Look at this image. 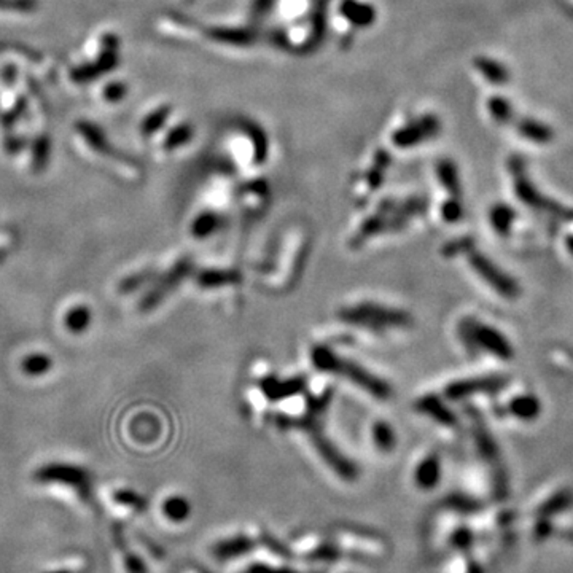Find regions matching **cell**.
<instances>
[{
  "label": "cell",
  "instance_id": "6da1fadb",
  "mask_svg": "<svg viewBox=\"0 0 573 573\" xmlns=\"http://www.w3.org/2000/svg\"><path fill=\"white\" fill-rule=\"evenodd\" d=\"M310 360L317 370L346 379L379 402H387L394 397V389L385 379L370 371L362 363L338 354L334 349L317 344L310 351Z\"/></svg>",
  "mask_w": 573,
  "mask_h": 573
},
{
  "label": "cell",
  "instance_id": "7a4b0ae2",
  "mask_svg": "<svg viewBox=\"0 0 573 573\" xmlns=\"http://www.w3.org/2000/svg\"><path fill=\"white\" fill-rule=\"evenodd\" d=\"M338 319L347 325L368 330L371 333L404 330L413 323V317L404 309L376 301H358L342 306L338 310Z\"/></svg>",
  "mask_w": 573,
  "mask_h": 573
},
{
  "label": "cell",
  "instance_id": "3957f363",
  "mask_svg": "<svg viewBox=\"0 0 573 573\" xmlns=\"http://www.w3.org/2000/svg\"><path fill=\"white\" fill-rule=\"evenodd\" d=\"M459 338L470 352L485 351L502 360L513 357V349L509 346L505 336L498 333V330L489 325H483L473 317H466L459 323Z\"/></svg>",
  "mask_w": 573,
  "mask_h": 573
},
{
  "label": "cell",
  "instance_id": "277c9868",
  "mask_svg": "<svg viewBox=\"0 0 573 573\" xmlns=\"http://www.w3.org/2000/svg\"><path fill=\"white\" fill-rule=\"evenodd\" d=\"M34 479L40 484H61L73 489L85 503H92V478L83 466L52 462L42 465L34 473Z\"/></svg>",
  "mask_w": 573,
  "mask_h": 573
},
{
  "label": "cell",
  "instance_id": "5b68a950",
  "mask_svg": "<svg viewBox=\"0 0 573 573\" xmlns=\"http://www.w3.org/2000/svg\"><path fill=\"white\" fill-rule=\"evenodd\" d=\"M191 272L193 260L190 257H183L177 260L166 272L157 274L152 280V286L139 301V310H142V313H150V310L157 309Z\"/></svg>",
  "mask_w": 573,
  "mask_h": 573
},
{
  "label": "cell",
  "instance_id": "8992f818",
  "mask_svg": "<svg viewBox=\"0 0 573 573\" xmlns=\"http://www.w3.org/2000/svg\"><path fill=\"white\" fill-rule=\"evenodd\" d=\"M464 255L478 276L481 277L485 284H489L492 289L497 290L502 296L512 300V298H516L519 295V286L516 285L514 280L509 279L505 272L498 270L488 257H484L483 253L476 252L473 247H470Z\"/></svg>",
  "mask_w": 573,
  "mask_h": 573
},
{
  "label": "cell",
  "instance_id": "52a82bcc",
  "mask_svg": "<svg viewBox=\"0 0 573 573\" xmlns=\"http://www.w3.org/2000/svg\"><path fill=\"white\" fill-rule=\"evenodd\" d=\"M507 385V378L502 376H484L464 379V381H456L447 385L445 389L446 397L450 400H462V398L470 397L476 392H497Z\"/></svg>",
  "mask_w": 573,
  "mask_h": 573
},
{
  "label": "cell",
  "instance_id": "ba28073f",
  "mask_svg": "<svg viewBox=\"0 0 573 573\" xmlns=\"http://www.w3.org/2000/svg\"><path fill=\"white\" fill-rule=\"evenodd\" d=\"M414 408L417 413L430 417V419H433L435 422H438L445 427H454L457 423V419L452 411L447 408L443 400L437 395L421 397L419 400L414 403Z\"/></svg>",
  "mask_w": 573,
  "mask_h": 573
},
{
  "label": "cell",
  "instance_id": "9c48e42d",
  "mask_svg": "<svg viewBox=\"0 0 573 573\" xmlns=\"http://www.w3.org/2000/svg\"><path fill=\"white\" fill-rule=\"evenodd\" d=\"M441 478V464L438 456L430 454V456L423 457L419 464H417L414 470V481L417 488L423 490H430L437 488V484Z\"/></svg>",
  "mask_w": 573,
  "mask_h": 573
},
{
  "label": "cell",
  "instance_id": "30bf717a",
  "mask_svg": "<svg viewBox=\"0 0 573 573\" xmlns=\"http://www.w3.org/2000/svg\"><path fill=\"white\" fill-rule=\"evenodd\" d=\"M371 440L381 452H392L397 446V435L389 422L378 421L371 427Z\"/></svg>",
  "mask_w": 573,
  "mask_h": 573
},
{
  "label": "cell",
  "instance_id": "8fae6325",
  "mask_svg": "<svg viewBox=\"0 0 573 573\" xmlns=\"http://www.w3.org/2000/svg\"><path fill=\"white\" fill-rule=\"evenodd\" d=\"M53 368V358L43 352H34L21 360V371L28 376H43Z\"/></svg>",
  "mask_w": 573,
  "mask_h": 573
},
{
  "label": "cell",
  "instance_id": "7c38bea8",
  "mask_svg": "<svg viewBox=\"0 0 573 573\" xmlns=\"http://www.w3.org/2000/svg\"><path fill=\"white\" fill-rule=\"evenodd\" d=\"M92 313L86 304H78L66 314V327L73 334H82L91 327Z\"/></svg>",
  "mask_w": 573,
  "mask_h": 573
},
{
  "label": "cell",
  "instance_id": "4fadbf2b",
  "mask_svg": "<svg viewBox=\"0 0 573 573\" xmlns=\"http://www.w3.org/2000/svg\"><path fill=\"white\" fill-rule=\"evenodd\" d=\"M301 387H303L301 379H285V381H279L276 378H267L263 382L265 394L270 398H282L291 394H298Z\"/></svg>",
  "mask_w": 573,
  "mask_h": 573
},
{
  "label": "cell",
  "instance_id": "5bb4252c",
  "mask_svg": "<svg viewBox=\"0 0 573 573\" xmlns=\"http://www.w3.org/2000/svg\"><path fill=\"white\" fill-rule=\"evenodd\" d=\"M573 503V495L569 490L557 492L556 495H553L538 508L537 518H545L550 519L553 516H556L559 513H564L565 509H569Z\"/></svg>",
  "mask_w": 573,
  "mask_h": 573
},
{
  "label": "cell",
  "instance_id": "9a60e30c",
  "mask_svg": "<svg viewBox=\"0 0 573 573\" xmlns=\"http://www.w3.org/2000/svg\"><path fill=\"white\" fill-rule=\"evenodd\" d=\"M508 411L522 421H532L540 414V402L532 395H522L509 403Z\"/></svg>",
  "mask_w": 573,
  "mask_h": 573
},
{
  "label": "cell",
  "instance_id": "2e32d148",
  "mask_svg": "<svg viewBox=\"0 0 573 573\" xmlns=\"http://www.w3.org/2000/svg\"><path fill=\"white\" fill-rule=\"evenodd\" d=\"M239 274L229 270H207L203 271L198 276V282L201 286H222V285H233L239 282Z\"/></svg>",
  "mask_w": 573,
  "mask_h": 573
},
{
  "label": "cell",
  "instance_id": "e0dca14e",
  "mask_svg": "<svg viewBox=\"0 0 573 573\" xmlns=\"http://www.w3.org/2000/svg\"><path fill=\"white\" fill-rule=\"evenodd\" d=\"M163 514L169 521L182 522L190 516V502L182 495H171L163 502Z\"/></svg>",
  "mask_w": 573,
  "mask_h": 573
},
{
  "label": "cell",
  "instance_id": "ac0fdd59",
  "mask_svg": "<svg viewBox=\"0 0 573 573\" xmlns=\"http://www.w3.org/2000/svg\"><path fill=\"white\" fill-rule=\"evenodd\" d=\"M157 274L158 272L152 270V267H148V270H143V271H137L134 274H129V276L123 277L120 280V284H118V291H120L121 295L133 294V291L139 290L140 286L150 284Z\"/></svg>",
  "mask_w": 573,
  "mask_h": 573
},
{
  "label": "cell",
  "instance_id": "d6986e66",
  "mask_svg": "<svg viewBox=\"0 0 573 573\" xmlns=\"http://www.w3.org/2000/svg\"><path fill=\"white\" fill-rule=\"evenodd\" d=\"M252 550V541L246 537H236L222 541L215 546V554L220 559H228L239 556V554H244L247 551Z\"/></svg>",
  "mask_w": 573,
  "mask_h": 573
},
{
  "label": "cell",
  "instance_id": "ffe728a7",
  "mask_svg": "<svg viewBox=\"0 0 573 573\" xmlns=\"http://www.w3.org/2000/svg\"><path fill=\"white\" fill-rule=\"evenodd\" d=\"M222 222H220V217L215 215V214H201L199 217H196L195 222L191 223V233L195 238L198 239H203V238H209L212 233H215L217 229L220 228Z\"/></svg>",
  "mask_w": 573,
  "mask_h": 573
},
{
  "label": "cell",
  "instance_id": "44dd1931",
  "mask_svg": "<svg viewBox=\"0 0 573 573\" xmlns=\"http://www.w3.org/2000/svg\"><path fill=\"white\" fill-rule=\"evenodd\" d=\"M114 500L116 503H120L123 507H128V508H133L134 512L137 513H143L147 509V500L143 498L142 495L137 494L134 490H129V489H120L116 490L114 494Z\"/></svg>",
  "mask_w": 573,
  "mask_h": 573
},
{
  "label": "cell",
  "instance_id": "7402d4cb",
  "mask_svg": "<svg viewBox=\"0 0 573 573\" xmlns=\"http://www.w3.org/2000/svg\"><path fill=\"white\" fill-rule=\"evenodd\" d=\"M514 220V214L512 209L503 207V205H498L490 214V222L492 227L495 228L497 233H500L503 236H507L509 233V228H512V223Z\"/></svg>",
  "mask_w": 573,
  "mask_h": 573
},
{
  "label": "cell",
  "instance_id": "603a6c76",
  "mask_svg": "<svg viewBox=\"0 0 573 573\" xmlns=\"http://www.w3.org/2000/svg\"><path fill=\"white\" fill-rule=\"evenodd\" d=\"M475 437H476V445H478L479 452H481V456L488 460H495V456H498V450L494 445V440H492L489 432L485 430V427L479 426L475 430Z\"/></svg>",
  "mask_w": 573,
  "mask_h": 573
},
{
  "label": "cell",
  "instance_id": "cb8c5ba5",
  "mask_svg": "<svg viewBox=\"0 0 573 573\" xmlns=\"http://www.w3.org/2000/svg\"><path fill=\"white\" fill-rule=\"evenodd\" d=\"M124 553V567H126L128 573H148L147 565L143 564V560L140 557H137L135 554L126 550V546L120 548Z\"/></svg>",
  "mask_w": 573,
  "mask_h": 573
},
{
  "label": "cell",
  "instance_id": "d4e9b609",
  "mask_svg": "<svg viewBox=\"0 0 573 573\" xmlns=\"http://www.w3.org/2000/svg\"><path fill=\"white\" fill-rule=\"evenodd\" d=\"M450 505L454 509H457V512H462V513H473L479 508L478 502L471 500V498L464 497V495H454L450 500Z\"/></svg>",
  "mask_w": 573,
  "mask_h": 573
},
{
  "label": "cell",
  "instance_id": "484cf974",
  "mask_svg": "<svg viewBox=\"0 0 573 573\" xmlns=\"http://www.w3.org/2000/svg\"><path fill=\"white\" fill-rule=\"evenodd\" d=\"M451 543L456 546L457 550H469V548L473 545V533L465 527L459 529V531L452 533Z\"/></svg>",
  "mask_w": 573,
  "mask_h": 573
},
{
  "label": "cell",
  "instance_id": "4316f807",
  "mask_svg": "<svg viewBox=\"0 0 573 573\" xmlns=\"http://www.w3.org/2000/svg\"><path fill=\"white\" fill-rule=\"evenodd\" d=\"M551 531H553V526H551L550 519L538 518V522H537V524H535V527H533V535H535V538H537L538 541H541V540H545V538L550 537Z\"/></svg>",
  "mask_w": 573,
  "mask_h": 573
},
{
  "label": "cell",
  "instance_id": "83f0119b",
  "mask_svg": "<svg viewBox=\"0 0 573 573\" xmlns=\"http://www.w3.org/2000/svg\"><path fill=\"white\" fill-rule=\"evenodd\" d=\"M462 217V209H460V204L456 201H450L443 207V219L446 222H457Z\"/></svg>",
  "mask_w": 573,
  "mask_h": 573
},
{
  "label": "cell",
  "instance_id": "f1b7e54d",
  "mask_svg": "<svg viewBox=\"0 0 573 573\" xmlns=\"http://www.w3.org/2000/svg\"><path fill=\"white\" fill-rule=\"evenodd\" d=\"M247 573H296V572H291L286 569H271V567H266V565H253L248 569Z\"/></svg>",
  "mask_w": 573,
  "mask_h": 573
},
{
  "label": "cell",
  "instance_id": "f546056e",
  "mask_svg": "<svg viewBox=\"0 0 573 573\" xmlns=\"http://www.w3.org/2000/svg\"><path fill=\"white\" fill-rule=\"evenodd\" d=\"M567 244H569V248H570V252L573 253V238H569V242H567Z\"/></svg>",
  "mask_w": 573,
  "mask_h": 573
},
{
  "label": "cell",
  "instance_id": "4dcf8cb0",
  "mask_svg": "<svg viewBox=\"0 0 573 573\" xmlns=\"http://www.w3.org/2000/svg\"><path fill=\"white\" fill-rule=\"evenodd\" d=\"M47 573H68L67 570H56V572H47Z\"/></svg>",
  "mask_w": 573,
  "mask_h": 573
}]
</instances>
